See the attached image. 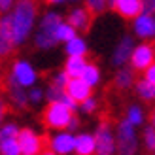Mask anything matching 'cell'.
Returning a JSON list of instances; mask_svg holds the SVG:
<instances>
[{"mask_svg": "<svg viewBox=\"0 0 155 155\" xmlns=\"http://www.w3.org/2000/svg\"><path fill=\"white\" fill-rule=\"evenodd\" d=\"M36 4L34 0H17L12 8L10 17V27H12V34H13V45L25 44L27 38L30 36L36 23Z\"/></svg>", "mask_w": 155, "mask_h": 155, "instance_id": "obj_1", "label": "cell"}, {"mask_svg": "<svg viewBox=\"0 0 155 155\" xmlns=\"http://www.w3.org/2000/svg\"><path fill=\"white\" fill-rule=\"evenodd\" d=\"M61 23H63V19H61V15L57 12H48L40 19V25H38V30L34 34V44L38 49L49 51L57 45L55 32H57V27Z\"/></svg>", "mask_w": 155, "mask_h": 155, "instance_id": "obj_2", "label": "cell"}, {"mask_svg": "<svg viewBox=\"0 0 155 155\" xmlns=\"http://www.w3.org/2000/svg\"><path fill=\"white\" fill-rule=\"evenodd\" d=\"M115 133V155H136L138 153V134L125 119L117 123Z\"/></svg>", "mask_w": 155, "mask_h": 155, "instance_id": "obj_3", "label": "cell"}, {"mask_svg": "<svg viewBox=\"0 0 155 155\" xmlns=\"http://www.w3.org/2000/svg\"><path fill=\"white\" fill-rule=\"evenodd\" d=\"M38 81V72L36 68L32 66V63L28 61H15L12 70H10V76H8V83L12 85H17L21 89H32Z\"/></svg>", "mask_w": 155, "mask_h": 155, "instance_id": "obj_4", "label": "cell"}, {"mask_svg": "<svg viewBox=\"0 0 155 155\" xmlns=\"http://www.w3.org/2000/svg\"><path fill=\"white\" fill-rule=\"evenodd\" d=\"M74 117V112L70 108H66L63 104H57V102H49V106L45 108L44 112V125L49 127L53 130H66L68 125H70V121Z\"/></svg>", "mask_w": 155, "mask_h": 155, "instance_id": "obj_5", "label": "cell"}, {"mask_svg": "<svg viewBox=\"0 0 155 155\" xmlns=\"http://www.w3.org/2000/svg\"><path fill=\"white\" fill-rule=\"evenodd\" d=\"M155 63V51H153V44L148 42H140L134 45L133 53L129 59V68L133 72H144L146 68H150Z\"/></svg>", "mask_w": 155, "mask_h": 155, "instance_id": "obj_6", "label": "cell"}, {"mask_svg": "<svg viewBox=\"0 0 155 155\" xmlns=\"http://www.w3.org/2000/svg\"><path fill=\"white\" fill-rule=\"evenodd\" d=\"M95 153L97 155H115V133L112 130L110 123L102 121L97 127L95 134Z\"/></svg>", "mask_w": 155, "mask_h": 155, "instance_id": "obj_7", "label": "cell"}, {"mask_svg": "<svg viewBox=\"0 0 155 155\" xmlns=\"http://www.w3.org/2000/svg\"><path fill=\"white\" fill-rule=\"evenodd\" d=\"M17 144L23 155H40L44 151V138L32 129H19Z\"/></svg>", "mask_w": 155, "mask_h": 155, "instance_id": "obj_8", "label": "cell"}, {"mask_svg": "<svg viewBox=\"0 0 155 155\" xmlns=\"http://www.w3.org/2000/svg\"><path fill=\"white\" fill-rule=\"evenodd\" d=\"M133 32L140 42L151 44L155 40V15L142 12L136 19H133Z\"/></svg>", "mask_w": 155, "mask_h": 155, "instance_id": "obj_9", "label": "cell"}, {"mask_svg": "<svg viewBox=\"0 0 155 155\" xmlns=\"http://www.w3.org/2000/svg\"><path fill=\"white\" fill-rule=\"evenodd\" d=\"M134 45H136L134 38L129 36V34H125L117 44H115V48H114V51H112V64L119 66V68L125 66V64L129 63V59H130V53H133Z\"/></svg>", "mask_w": 155, "mask_h": 155, "instance_id": "obj_10", "label": "cell"}, {"mask_svg": "<svg viewBox=\"0 0 155 155\" xmlns=\"http://www.w3.org/2000/svg\"><path fill=\"white\" fill-rule=\"evenodd\" d=\"M49 151L55 155H70L74 153V134L68 130H59L49 138Z\"/></svg>", "mask_w": 155, "mask_h": 155, "instance_id": "obj_11", "label": "cell"}, {"mask_svg": "<svg viewBox=\"0 0 155 155\" xmlns=\"http://www.w3.org/2000/svg\"><path fill=\"white\" fill-rule=\"evenodd\" d=\"M91 21H93V15L85 10L83 6L72 8L70 13H68V17H66V23L76 30V32H85V30L91 27Z\"/></svg>", "mask_w": 155, "mask_h": 155, "instance_id": "obj_12", "label": "cell"}, {"mask_svg": "<svg viewBox=\"0 0 155 155\" xmlns=\"http://www.w3.org/2000/svg\"><path fill=\"white\" fill-rule=\"evenodd\" d=\"M64 93L70 97L76 104H81L83 100H87L89 97H93V89L89 87L85 81H81L80 78H74V80H68Z\"/></svg>", "mask_w": 155, "mask_h": 155, "instance_id": "obj_13", "label": "cell"}, {"mask_svg": "<svg viewBox=\"0 0 155 155\" xmlns=\"http://www.w3.org/2000/svg\"><path fill=\"white\" fill-rule=\"evenodd\" d=\"M15 49L13 45V34L10 27V17L4 15L0 17V57H6Z\"/></svg>", "mask_w": 155, "mask_h": 155, "instance_id": "obj_14", "label": "cell"}, {"mask_svg": "<svg viewBox=\"0 0 155 155\" xmlns=\"http://www.w3.org/2000/svg\"><path fill=\"white\" fill-rule=\"evenodd\" d=\"M114 10L117 12L123 19L133 21L142 13V2L140 0H117Z\"/></svg>", "mask_w": 155, "mask_h": 155, "instance_id": "obj_15", "label": "cell"}, {"mask_svg": "<svg viewBox=\"0 0 155 155\" xmlns=\"http://www.w3.org/2000/svg\"><path fill=\"white\" fill-rule=\"evenodd\" d=\"M74 153L78 155H95V138L89 133H80L74 136Z\"/></svg>", "mask_w": 155, "mask_h": 155, "instance_id": "obj_16", "label": "cell"}, {"mask_svg": "<svg viewBox=\"0 0 155 155\" xmlns=\"http://www.w3.org/2000/svg\"><path fill=\"white\" fill-rule=\"evenodd\" d=\"M45 93V98L49 100V102H57V104H63V106H66V108H70V110L74 112L76 108H78V104L74 102V100L70 98L64 93V89H57V87H48V91H44Z\"/></svg>", "mask_w": 155, "mask_h": 155, "instance_id": "obj_17", "label": "cell"}, {"mask_svg": "<svg viewBox=\"0 0 155 155\" xmlns=\"http://www.w3.org/2000/svg\"><path fill=\"white\" fill-rule=\"evenodd\" d=\"M87 57H68L66 63H64V74L70 78V80H74V78H80L83 68L87 66Z\"/></svg>", "mask_w": 155, "mask_h": 155, "instance_id": "obj_18", "label": "cell"}, {"mask_svg": "<svg viewBox=\"0 0 155 155\" xmlns=\"http://www.w3.org/2000/svg\"><path fill=\"white\" fill-rule=\"evenodd\" d=\"M64 51H66L68 57H87L89 48H87V42L78 34L76 38H72L70 42L64 44Z\"/></svg>", "mask_w": 155, "mask_h": 155, "instance_id": "obj_19", "label": "cell"}, {"mask_svg": "<svg viewBox=\"0 0 155 155\" xmlns=\"http://www.w3.org/2000/svg\"><path fill=\"white\" fill-rule=\"evenodd\" d=\"M125 119L130 127H142L144 123H146V112H144V108L140 104H130L127 108V112H125Z\"/></svg>", "mask_w": 155, "mask_h": 155, "instance_id": "obj_20", "label": "cell"}, {"mask_svg": "<svg viewBox=\"0 0 155 155\" xmlns=\"http://www.w3.org/2000/svg\"><path fill=\"white\" fill-rule=\"evenodd\" d=\"M133 87L136 91L138 98H142L144 102H155V85L153 83H150V81H146L144 78H140V80L134 81Z\"/></svg>", "mask_w": 155, "mask_h": 155, "instance_id": "obj_21", "label": "cell"}, {"mask_svg": "<svg viewBox=\"0 0 155 155\" xmlns=\"http://www.w3.org/2000/svg\"><path fill=\"white\" fill-rule=\"evenodd\" d=\"M134 81H136L134 80V72L130 70L129 66H121L119 70H117V74H115V78H114L115 87L121 89V91H127L129 87H133Z\"/></svg>", "mask_w": 155, "mask_h": 155, "instance_id": "obj_22", "label": "cell"}, {"mask_svg": "<svg viewBox=\"0 0 155 155\" xmlns=\"http://www.w3.org/2000/svg\"><path fill=\"white\" fill-rule=\"evenodd\" d=\"M100 78H102V72H100L98 64L87 63V66L83 68V72H81V76H80V80L85 81V83H87L89 87L93 89V87H97V85L100 83Z\"/></svg>", "mask_w": 155, "mask_h": 155, "instance_id": "obj_23", "label": "cell"}, {"mask_svg": "<svg viewBox=\"0 0 155 155\" xmlns=\"http://www.w3.org/2000/svg\"><path fill=\"white\" fill-rule=\"evenodd\" d=\"M8 93H10V100L17 106V108H23L27 102H28V98H27V93L25 89H21L17 87V85H12V83H8Z\"/></svg>", "mask_w": 155, "mask_h": 155, "instance_id": "obj_24", "label": "cell"}, {"mask_svg": "<svg viewBox=\"0 0 155 155\" xmlns=\"http://www.w3.org/2000/svg\"><path fill=\"white\" fill-rule=\"evenodd\" d=\"M76 36H78V32H76V30H74L70 25H68L66 21H63V23L57 27V32H55V40H57V44H59V42L66 44V42H70L72 38H76Z\"/></svg>", "mask_w": 155, "mask_h": 155, "instance_id": "obj_25", "label": "cell"}, {"mask_svg": "<svg viewBox=\"0 0 155 155\" xmlns=\"http://www.w3.org/2000/svg\"><path fill=\"white\" fill-rule=\"evenodd\" d=\"M19 134V127L15 123H6L0 127V142L2 140H15Z\"/></svg>", "mask_w": 155, "mask_h": 155, "instance_id": "obj_26", "label": "cell"}, {"mask_svg": "<svg viewBox=\"0 0 155 155\" xmlns=\"http://www.w3.org/2000/svg\"><path fill=\"white\" fill-rule=\"evenodd\" d=\"M83 8L91 15H98V13H102V12L108 10V4H106V0H85Z\"/></svg>", "mask_w": 155, "mask_h": 155, "instance_id": "obj_27", "label": "cell"}, {"mask_svg": "<svg viewBox=\"0 0 155 155\" xmlns=\"http://www.w3.org/2000/svg\"><path fill=\"white\" fill-rule=\"evenodd\" d=\"M0 155H21L17 138L15 140H2L0 142Z\"/></svg>", "mask_w": 155, "mask_h": 155, "instance_id": "obj_28", "label": "cell"}, {"mask_svg": "<svg viewBox=\"0 0 155 155\" xmlns=\"http://www.w3.org/2000/svg\"><path fill=\"white\" fill-rule=\"evenodd\" d=\"M142 142H144V146H146V150H148V151H155V129H151L150 125L144 127Z\"/></svg>", "mask_w": 155, "mask_h": 155, "instance_id": "obj_29", "label": "cell"}, {"mask_svg": "<svg viewBox=\"0 0 155 155\" xmlns=\"http://www.w3.org/2000/svg\"><path fill=\"white\" fill-rule=\"evenodd\" d=\"M68 80H70V78L64 74V70H59V72H55L51 76V83L49 85H51V87H57V89H64Z\"/></svg>", "mask_w": 155, "mask_h": 155, "instance_id": "obj_30", "label": "cell"}, {"mask_svg": "<svg viewBox=\"0 0 155 155\" xmlns=\"http://www.w3.org/2000/svg\"><path fill=\"white\" fill-rule=\"evenodd\" d=\"M44 97H45V93H44V89H40V87H32V89L27 93L28 102H32V104H40L42 100H44Z\"/></svg>", "mask_w": 155, "mask_h": 155, "instance_id": "obj_31", "label": "cell"}, {"mask_svg": "<svg viewBox=\"0 0 155 155\" xmlns=\"http://www.w3.org/2000/svg\"><path fill=\"white\" fill-rule=\"evenodd\" d=\"M80 108H81L83 114H93V112H97V108H98V100L95 97H89L87 100H83L80 104Z\"/></svg>", "mask_w": 155, "mask_h": 155, "instance_id": "obj_32", "label": "cell"}, {"mask_svg": "<svg viewBox=\"0 0 155 155\" xmlns=\"http://www.w3.org/2000/svg\"><path fill=\"white\" fill-rule=\"evenodd\" d=\"M142 78H144L146 81H150V83L155 85V63H153L150 68H146V70L142 72Z\"/></svg>", "mask_w": 155, "mask_h": 155, "instance_id": "obj_33", "label": "cell"}, {"mask_svg": "<svg viewBox=\"0 0 155 155\" xmlns=\"http://www.w3.org/2000/svg\"><path fill=\"white\" fill-rule=\"evenodd\" d=\"M142 2V12L155 15V0H140Z\"/></svg>", "mask_w": 155, "mask_h": 155, "instance_id": "obj_34", "label": "cell"}, {"mask_svg": "<svg viewBox=\"0 0 155 155\" xmlns=\"http://www.w3.org/2000/svg\"><path fill=\"white\" fill-rule=\"evenodd\" d=\"M13 0H0V13H8L13 8Z\"/></svg>", "mask_w": 155, "mask_h": 155, "instance_id": "obj_35", "label": "cell"}, {"mask_svg": "<svg viewBox=\"0 0 155 155\" xmlns=\"http://www.w3.org/2000/svg\"><path fill=\"white\" fill-rule=\"evenodd\" d=\"M4 117H6V102L0 98V127H2V123H4Z\"/></svg>", "mask_w": 155, "mask_h": 155, "instance_id": "obj_36", "label": "cell"}, {"mask_svg": "<svg viewBox=\"0 0 155 155\" xmlns=\"http://www.w3.org/2000/svg\"><path fill=\"white\" fill-rule=\"evenodd\" d=\"M76 127H78V119H76V115H74V117H72V121H70V125H68V129H66V130H68V133H72V130H74Z\"/></svg>", "mask_w": 155, "mask_h": 155, "instance_id": "obj_37", "label": "cell"}, {"mask_svg": "<svg viewBox=\"0 0 155 155\" xmlns=\"http://www.w3.org/2000/svg\"><path fill=\"white\" fill-rule=\"evenodd\" d=\"M150 127H151V129H155V110L150 114Z\"/></svg>", "mask_w": 155, "mask_h": 155, "instance_id": "obj_38", "label": "cell"}, {"mask_svg": "<svg viewBox=\"0 0 155 155\" xmlns=\"http://www.w3.org/2000/svg\"><path fill=\"white\" fill-rule=\"evenodd\" d=\"M115 2H117V0H106V4H108V10H114V8H115Z\"/></svg>", "mask_w": 155, "mask_h": 155, "instance_id": "obj_39", "label": "cell"}, {"mask_svg": "<svg viewBox=\"0 0 155 155\" xmlns=\"http://www.w3.org/2000/svg\"><path fill=\"white\" fill-rule=\"evenodd\" d=\"M45 2H49V4H63L64 0H45Z\"/></svg>", "mask_w": 155, "mask_h": 155, "instance_id": "obj_40", "label": "cell"}, {"mask_svg": "<svg viewBox=\"0 0 155 155\" xmlns=\"http://www.w3.org/2000/svg\"><path fill=\"white\" fill-rule=\"evenodd\" d=\"M40 155H55V153H53V151H49V150H44Z\"/></svg>", "mask_w": 155, "mask_h": 155, "instance_id": "obj_41", "label": "cell"}, {"mask_svg": "<svg viewBox=\"0 0 155 155\" xmlns=\"http://www.w3.org/2000/svg\"><path fill=\"white\" fill-rule=\"evenodd\" d=\"M64 2H78V0H64Z\"/></svg>", "mask_w": 155, "mask_h": 155, "instance_id": "obj_42", "label": "cell"}, {"mask_svg": "<svg viewBox=\"0 0 155 155\" xmlns=\"http://www.w3.org/2000/svg\"><path fill=\"white\" fill-rule=\"evenodd\" d=\"M153 51H155V44H153Z\"/></svg>", "mask_w": 155, "mask_h": 155, "instance_id": "obj_43", "label": "cell"}, {"mask_svg": "<svg viewBox=\"0 0 155 155\" xmlns=\"http://www.w3.org/2000/svg\"><path fill=\"white\" fill-rule=\"evenodd\" d=\"M21 155H23V153H21Z\"/></svg>", "mask_w": 155, "mask_h": 155, "instance_id": "obj_44", "label": "cell"}]
</instances>
